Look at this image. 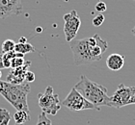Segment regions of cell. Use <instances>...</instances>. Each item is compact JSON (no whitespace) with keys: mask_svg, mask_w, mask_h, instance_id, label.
<instances>
[{"mask_svg":"<svg viewBox=\"0 0 135 125\" xmlns=\"http://www.w3.org/2000/svg\"><path fill=\"white\" fill-rule=\"evenodd\" d=\"M70 46L75 66H81L100 61L108 44L106 41L96 34L90 38L71 41L70 42Z\"/></svg>","mask_w":135,"mask_h":125,"instance_id":"cell-1","label":"cell"},{"mask_svg":"<svg viewBox=\"0 0 135 125\" xmlns=\"http://www.w3.org/2000/svg\"><path fill=\"white\" fill-rule=\"evenodd\" d=\"M73 88L85 99L92 103L98 111H100L101 106H110V97L107 94L106 88L88 79L85 75L80 76V80Z\"/></svg>","mask_w":135,"mask_h":125,"instance_id":"cell-2","label":"cell"},{"mask_svg":"<svg viewBox=\"0 0 135 125\" xmlns=\"http://www.w3.org/2000/svg\"><path fill=\"white\" fill-rule=\"evenodd\" d=\"M30 89V84L27 82H23L20 85H14L8 83L7 81L0 80V94L17 111L22 110L30 113L27 102V96Z\"/></svg>","mask_w":135,"mask_h":125,"instance_id":"cell-3","label":"cell"},{"mask_svg":"<svg viewBox=\"0 0 135 125\" xmlns=\"http://www.w3.org/2000/svg\"><path fill=\"white\" fill-rule=\"evenodd\" d=\"M38 99H39L38 103H39L40 108L42 109V112L46 114L55 116L61 109L59 95L54 93L53 88L51 86H48L45 89V92L39 93Z\"/></svg>","mask_w":135,"mask_h":125,"instance_id":"cell-4","label":"cell"},{"mask_svg":"<svg viewBox=\"0 0 135 125\" xmlns=\"http://www.w3.org/2000/svg\"><path fill=\"white\" fill-rule=\"evenodd\" d=\"M62 105L73 112L83 111V110H89V109L98 110L92 103L89 102L87 99H85L74 88H73L68 93L67 97L62 102Z\"/></svg>","mask_w":135,"mask_h":125,"instance_id":"cell-5","label":"cell"},{"mask_svg":"<svg viewBox=\"0 0 135 125\" xmlns=\"http://www.w3.org/2000/svg\"><path fill=\"white\" fill-rule=\"evenodd\" d=\"M134 93L135 87H127L124 84H120L118 89L110 97V106L120 109L127 105H130Z\"/></svg>","mask_w":135,"mask_h":125,"instance_id":"cell-6","label":"cell"},{"mask_svg":"<svg viewBox=\"0 0 135 125\" xmlns=\"http://www.w3.org/2000/svg\"><path fill=\"white\" fill-rule=\"evenodd\" d=\"M64 33H65V38L67 42H71L76 37L78 30L81 25V21L79 18L77 12L75 10H73L71 12L64 14Z\"/></svg>","mask_w":135,"mask_h":125,"instance_id":"cell-7","label":"cell"},{"mask_svg":"<svg viewBox=\"0 0 135 125\" xmlns=\"http://www.w3.org/2000/svg\"><path fill=\"white\" fill-rule=\"evenodd\" d=\"M21 0H0V18L22 14Z\"/></svg>","mask_w":135,"mask_h":125,"instance_id":"cell-8","label":"cell"},{"mask_svg":"<svg viewBox=\"0 0 135 125\" xmlns=\"http://www.w3.org/2000/svg\"><path fill=\"white\" fill-rule=\"evenodd\" d=\"M30 66H31V62L27 61L22 67H17V68H12V71H10V73L7 76V82L14 84V85H20L25 82L24 76Z\"/></svg>","mask_w":135,"mask_h":125,"instance_id":"cell-9","label":"cell"},{"mask_svg":"<svg viewBox=\"0 0 135 125\" xmlns=\"http://www.w3.org/2000/svg\"><path fill=\"white\" fill-rule=\"evenodd\" d=\"M124 64V58L123 55L113 53L106 59V66L112 71H119Z\"/></svg>","mask_w":135,"mask_h":125,"instance_id":"cell-10","label":"cell"},{"mask_svg":"<svg viewBox=\"0 0 135 125\" xmlns=\"http://www.w3.org/2000/svg\"><path fill=\"white\" fill-rule=\"evenodd\" d=\"M14 119L16 124H25L26 122H28L29 120L31 119V116L28 112L20 110V111H17L15 113Z\"/></svg>","mask_w":135,"mask_h":125,"instance_id":"cell-11","label":"cell"},{"mask_svg":"<svg viewBox=\"0 0 135 125\" xmlns=\"http://www.w3.org/2000/svg\"><path fill=\"white\" fill-rule=\"evenodd\" d=\"M15 52L20 53V54H23L25 55L26 53H31L35 52L36 49L34 47L31 43H28V42H25V43H16V46H15Z\"/></svg>","mask_w":135,"mask_h":125,"instance_id":"cell-12","label":"cell"},{"mask_svg":"<svg viewBox=\"0 0 135 125\" xmlns=\"http://www.w3.org/2000/svg\"><path fill=\"white\" fill-rule=\"evenodd\" d=\"M11 120V114L7 109L0 108V125H9Z\"/></svg>","mask_w":135,"mask_h":125,"instance_id":"cell-13","label":"cell"},{"mask_svg":"<svg viewBox=\"0 0 135 125\" xmlns=\"http://www.w3.org/2000/svg\"><path fill=\"white\" fill-rule=\"evenodd\" d=\"M16 42L13 39H6L2 43V53H8L11 51H14Z\"/></svg>","mask_w":135,"mask_h":125,"instance_id":"cell-14","label":"cell"},{"mask_svg":"<svg viewBox=\"0 0 135 125\" xmlns=\"http://www.w3.org/2000/svg\"><path fill=\"white\" fill-rule=\"evenodd\" d=\"M36 125H52V123H51V120L46 117V114L42 112L38 117V121Z\"/></svg>","mask_w":135,"mask_h":125,"instance_id":"cell-15","label":"cell"},{"mask_svg":"<svg viewBox=\"0 0 135 125\" xmlns=\"http://www.w3.org/2000/svg\"><path fill=\"white\" fill-rule=\"evenodd\" d=\"M24 64H25V60L23 57H14L11 61V67L17 68V67H22Z\"/></svg>","mask_w":135,"mask_h":125,"instance_id":"cell-16","label":"cell"},{"mask_svg":"<svg viewBox=\"0 0 135 125\" xmlns=\"http://www.w3.org/2000/svg\"><path fill=\"white\" fill-rule=\"evenodd\" d=\"M103 22H104V16L103 14H99L93 18V25L94 26H96V27H99V26H100Z\"/></svg>","mask_w":135,"mask_h":125,"instance_id":"cell-17","label":"cell"},{"mask_svg":"<svg viewBox=\"0 0 135 125\" xmlns=\"http://www.w3.org/2000/svg\"><path fill=\"white\" fill-rule=\"evenodd\" d=\"M106 4L102 1H99V2L97 3L96 6H95V10L97 12H99V13H103V12L106 11Z\"/></svg>","mask_w":135,"mask_h":125,"instance_id":"cell-18","label":"cell"},{"mask_svg":"<svg viewBox=\"0 0 135 125\" xmlns=\"http://www.w3.org/2000/svg\"><path fill=\"white\" fill-rule=\"evenodd\" d=\"M35 74L34 72L30 71V70H27L25 73V76H24V81L27 82V83H31V82H34L35 81Z\"/></svg>","mask_w":135,"mask_h":125,"instance_id":"cell-19","label":"cell"},{"mask_svg":"<svg viewBox=\"0 0 135 125\" xmlns=\"http://www.w3.org/2000/svg\"><path fill=\"white\" fill-rule=\"evenodd\" d=\"M18 42H20V43H25V42H27V39L24 38V37H21L20 39V41H18Z\"/></svg>","mask_w":135,"mask_h":125,"instance_id":"cell-20","label":"cell"},{"mask_svg":"<svg viewBox=\"0 0 135 125\" xmlns=\"http://www.w3.org/2000/svg\"><path fill=\"white\" fill-rule=\"evenodd\" d=\"M4 68L3 67V63H2V54H0V69Z\"/></svg>","mask_w":135,"mask_h":125,"instance_id":"cell-21","label":"cell"},{"mask_svg":"<svg viewBox=\"0 0 135 125\" xmlns=\"http://www.w3.org/2000/svg\"><path fill=\"white\" fill-rule=\"evenodd\" d=\"M130 104H135V93H134V95H133L132 100H131V102H130Z\"/></svg>","mask_w":135,"mask_h":125,"instance_id":"cell-22","label":"cell"},{"mask_svg":"<svg viewBox=\"0 0 135 125\" xmlns=\"http://www.w3.org/2000/svg\"><path fill=\"white\" fill-rule=\"evenodd\" d=\"M131 33H132V34H133V35H134V36H135V27H134V28H133L132 30H131Z\"/></svg>","mask_w":135,"mask_h":125,"instance_id":"cell-23","label":"cell"},{"mask_svg":"<svg viewBox=\"0 0 135 125\" xmlns=\"http://www.w3.org/2000/svg\"><path fill=\"white\" fill-rule=\"evenodd\" d=\"M1 76H2V72H1V69H0V79H1Z\"/></svg>","mask_w":135,"mask_h":125,"instance_id":"cell-24","label":"cell"},{"mask_svg":"<svg viewBox=\"0 0 135 125\" xmlns=\"http://www.w3.org/2000/svg\"><path fill=\"white\" fill-rule=\"evenodd\" d=\"M16 125H25V124H16Z\"/></svg>","mask_w":135,"mask_h":125,"instance_id":"cell-25","label":"cell"},{"mask_svg":"<svg viewBox=\"0 0 135 125\" xmlns=\"http://www.w3.org/2000/svg\"><path fill=\"white\" fill-rule=\"evenodd\" d=\"M134 2H135V0H134Z\"/></svg>","mask_w":135,"mask_h":125,"instance_id":"cell-26","label":"cell"}]
</instances>
